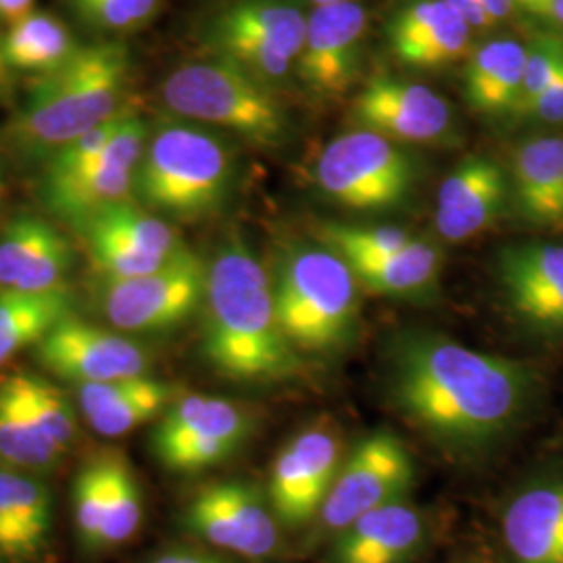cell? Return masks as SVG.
I'll return each instance as SVG.
<instances>
[{"label": "cell", "instance_id": "cell-34", "mask_svg": "<svg viewBox=\"0 0 563 563\" xmlns=\"http://www.w3.org/2000/svg\"><path fill=\"white\" fill-rule=\"evenodd\" d=\"M107 453L81 465L71 484L74 530L84 553H101V532L107 511Z\"/></svg>", "mask_w": 563, "mask_h": 563}, {"label": "cell", "instance_id": "cell-44", "mask_svg": "<svg viewBox=\"0 0 563 563\" xmlns=\"http://www.w3.org/2000/svg\"><path fill=\"white\" fill-rule=\"evenodd\" d=\"M518 2V7L526 11V13H530L532 18H539V20H544V15H547V9H549V4H551V0H516Z\"/></svg>", "mask_w": 563, "mask_h": 563}, {"label": "cell", "instance_id": "cell-37", "mask_svg": "<svg viewBox=\"0 0 563 563\" xmlns=\"http://www.w3.org/2000/svg\"><path fill=\"white\" fill-rule=\"evenodd\" d=\"M563 74V38L555 34H541L526 42L522 92L516 115L523 118L530 104Z\"/></svg>", "mask_w": 563, "mask_h": 563}, {"label": "cell", "instance_id": "cell-10", "mask_svg": "<svg viewBox=\"0 0 563 563\" xmlns=\"http://www.w3.org/2000/svg\"><path fill=\"white\" fill-rule=\"evenodd\" d=\"M207 260L186 249L159 272L102 280L99 302L113 328L128 334H157L180 328L201 311Z\"/></svg>", "mask_w": 563, "mask_h": 563}, {"label": "cell", "instance_id": "cell-22", "mask_svg": "<svg viewBox=\"0 0 563 563\" xmlns=\"http://www.w3.org/2000/svg\"><path fill=\"white\" fill-rule=\"evenodd\" d=\"M504 541L514 563H563V476L516 493L505 507Z\"/></svg>", "mask_w": 563, "mask_h": 563}, {"label": "cell", "instance_id": "cell-45", "mask_svg": "<svg viewBox=\"0 0 563 563\" xmlns=\"http://www.w3.org/2000/svg\"><path fill=\"white\" fill-rule=\"evenodd\" d=\"M544 21H549L555 27L563 30V0H551V4L547 9V15H544Z\"/></svg>", "mask_w": 563, "mask_h": 563}, {"label": "cell", "instance_id": "cell-38", "mask_svg": "<svg viewBox=\"0 0 563 563\" xmlns=\"http://www.w3.org/2000/svg\"><path fill=\"white\" fill-rule=\"evenodd\" d=\"M162 0H71L84 23L107 32H132L153 20Z\"/></svg>", "mask_w": 563, "mask_h": 563}, {"label": "cell", "instance_id": "cell-27", "mask_svg": "<svg viewBox=\"0 0 563 563\" xmlns=\"http://www.w3.org/2000/svg\"><path fill=\"white\" fill-rule=\"evenodd\" d=\"M443 263V251L434 242L416 239L399 253L346 265L362 290L388 299L420 301L437 292Z\"/></svg>", "mask_w": 563, "mask_h": 563}, {"label": "cell", "instance_id": "cell-30", "mask_svg": "<svg viewBox=\"0 0 563 563\" xmlns=\"http://www.w3.org/2000/svg\"><path fill=\"white\" fill-rule=\"evenodd\" d=\"M63 455L32 418L11 376L0 386V467L34 474L55 467Z\"/></svg>", "mask_w": 563, "mask_h": 563}, {"label": "cell", "instance_id": "cell-21", "mask_svg": "<svg viewBox=\"0 0 563 563\" xmlns=\"http://www.w3.org/2000/svg\"><path fill=\"white\" fill-rule=\"evenodd\" d=\"M53 553V495L32 472L0 467V563H46Z\"/></svg>", "mask_w": 563, "mask_h": 563}, {"label": "cell", "instance_id": "cell-8", "mask_svg": "<svg viewBox=\"0 0 563 563\" xmlns=\"http://www.w3.org/2000/svg\"><path fill=\"white\" fill-rule=\"evenodd\" d=\"M413 484L416 462L407 444L390 430L369 432L344 453L336 481L311 523L309 541H332L369 511L407 499Z\"/></svg>", "mask_w": 563, "mask_h": 563}, {"label": "cell", "instance_id": "cell-42", "mask_svg": "<svg viewBox=\"0 0 563 563\" xmlns=\"http://www.w3.org/2000/svg\"><path fill=\"white\" fill-rule=\"evenodd\" d=\"M34 9V0H0V20L7 23H18L27 18Z\"/></svg>", "mask_w": 563, "mask_h": 563}, {"label": "cell", "instance_id": "cell-47", "mask_svg": "<svg viewBox=\"0 0 563 563\" xmlns=\"http://www.w3.org/2000/svg\"><path fill=\"white\" fill-rule=\"evenodd\" d=\"M313 7L318 4H339V2H357V0H309Z\"/></svg>", "mask_w": 563, "mask_h": 563}, {"label": "cell", "instance_id": "cell-33", "mask_svg": "<svg viewBox=\"0 0 563 563\" xmlns=\"http://www.w3.org/2000/svg\"><path fill=\"white\" fill-rule=\"evenodd\" d=\"M101 230L120 241L128 242L144 253L159 257H176L186 249V244L176 232V228L165 222L162 216L144 209L134 201L123 202L113 209H107L92 222L86 223L84 230ZM81 230V232H84Z\"/></svg>", "mask_w": 563, "mask_h": 563}, {"label": "cell", "instance_id": "cell-32", "mask_svg": "<svg viewBox=\"0 0 563 563\" xmlns=\"http://www.w3.org/2000/svg\"><path fill=\"white\" fill-rule=\"evenodd\" d=\"M107 511L101 532V553L130 543L144 518V497L134 467L118 451L107 453Z\"/></svg>", "mask_w": 563, "mask_h": 563}, {"label": "cell", "instance_id": "cell-16", "mask_svg": "<svg viewBox=\"0 0 563 563\" xmlns=\"http://www.w3.org/2000/svg\"><path fill=\"white\" fill-rule=\"evenodd\" d=\"M367 11L360 2L318 4L307 13V30L295 76L318 101L344 97L362 71Z\"/></svg>", "mask_w": 563, "mask_h": 563}, {"label": "cell", "instance_id": "cell-11", "mask_svg": "<svg viewBox=\"0 0 563 563\" xmlns=\"http://www.w3.org/2000/svg\"><path fill=\"white\" fill-rule=\"evenodd\" d=\"M148 136L141 113L125 107L113 139L95 162L67 180L41 184L46 209L81 232L107 209L132 201Z\"/></svg>", "mask_w": 563, "mask_h": 563}, {"label": "cell", "instance_id": "cell-23", "mask_svg": "<svg viewBox=\"0 0 563 563\" xmlns=\"http://www.w3.org/2000/svg\"><path fill=\"white\" fill-rule=\"evenodd\" d=\"M426 520L407 499L384 505L330 541V563H407L422 547Z\"/></svg>", "mask_w": 563, "mask_h": 563}, {"label": "cell", "instance_id": "cell-4", "mask_svg": "<svg viewBox=\"0 0 563 563\" xmlns=\"http://www.w3.org/2000/svg\"><path fill=\"white\" fill-rule=\"evenodd\" d=\"M276 313L301 357H336L362 328V288L351 267L322 242L284 244L269 272Z\"/></svg>", "mask_w": 563, "mask_h": 563}, {"label": "cell", "instance_id": "cell-15", "mask_svg": "<svg viewBox=\"0 0 563 563\" xmlns=\"http://www.w3.org/2000/svg\"><path fill=\"white\" fill-rule=\"evenodd\" d=\"M42 367L74 386L142 378L151 372V351L121 332L71 316L34 346Z\"/></svg>", "mask_w": 563, "mask_h": 563}, {"label": "cell", "instance_id": "cell-41", "mask_svg": "<svg viewBox=\"0 0 563 563\" xmlns=\"http://www.w3.org/2000/svg\"><path fill=\"white\" fill-rule=\"evenodd\" d=\"M472 30H493V21L484 13L481 0H443Z\"/></svg>", "mask_w": 563, "mask_h": 563}, {"label": "cell", "instance_id": "cell-46", "mask_svg": "<svg viewBox=\"0 0 563 563\" xmlns=\"http://www.w3.org/2000/svg\"><path fill=\"white\" fill-rule=\"evenodd\" d=\"M9 86H11V67L4 60L2 41H0V97H4L9 92Z\"/></svg>", "mask_w": 563, "mask_h": 563}, {"label": "cell", "instance_id": "cell-6", "mask_svg": "<svg viewBox=\"0 0 563 563\" xmlns=\"http://www.w3.org/2000/svg\"><path fill=\"white\" fill-rule=\"evenodd\" d=\"M162 99L180 120L220 128L255 146L274 148L290 136V118L276 90L220 57L174 69L163 81Z\"/></svg>", "mask_w": 563, "mask_h": 563}, {"label": "cell", "instance_id": "cell-48", "mask_svg": "<svg viewBox=\"0 0 563 563\" xmlns=\"http://www.w3.org/2000/svg\"><path fill=\"white\" fill-rule=\"evenodd\" d=\"M476 563H488V562H476Z\"/></svg>", "mask_w": 563, "mask_h": 563}, {"label": "cell", "instance_id": "cell-1", "mask_svg": "<svg viewBox=\"0 0 563 563\" xmlns=\"http://www.w3.org/2000/svg\"><path fill=\"white\" fill-rule=\"evenodd\" d=\"M383 390L411 430L453 460L472 462L516 434L537 401L534 372L428 328L386 339Z\"/></svg>", "mask_w": 563, "mask_h": 563}, {"label": "cell", "instance_id": "cell-19", "mask_svg": "<svg viewBox=\"0 0 563 563\" xmlns=\"http://www.w3.org/2000/svg\"><path fill=\"white\" fill-rule=\"evenodd\" d=\"M74 251L55 225L21 216L0 234V292H53L67 288Z\"/></svg>", "mask_w": 563, "mask_h": 563}, {"label": "cell", "instance_id": "cell-17", "mask_svg": "<svg viewBox=\"0 0 563 563\" xmlns=\"http://www.w3.org/2000/svg\"><path fill=\"white\" fill-rule=\"evenodd\" d=\"M349 120L399 144H439L453 134V109L432 88L390 74L363 84L351 102Z\"/></svg>", "mask_w": 563, "mask_h": 563}, {"label": "cell", "instance_id": "cell-3", "mask_svg": "<svg viewBox=\"0 0 563 563\" xmlns=\"http://www.w3.org/2000/svg\"><path fill=\"white\" fill-rule=\"evenodd\" d=\"M130 53L118 42L78 46L36 78L27 101L7 128L11 148L32 162H48L60 146L115 120L130 81Z\"/></svg>", "mask_w": 563, "mask_h": 563}, {"label": "cell", "instance_id": "cell-25", "mask_svg": "<svg viewBox=\"0 0 563 563\" xmlns=\"http://www.w3.org/2000/svg\"><path fill=\"white\" fill-rule=\"evenodd\" d=\"M76 399L88 426L109 439L123 437L162 418L178 399L174 384L153 376L76 386Z\"/></svg>", "mask_w": 563, "mask_h": 563}, {"label": "cell", "instance_id": "cell-12", "mask_svg": "<svg viewBox=\"0 0 563 563\" xmlns=\"http://www.w3.org/2000/svg\"><path fill=\"white\" fill-rule=\"evenodd\" d=\"M181 526L205 543L249 562H267L280 549V522L267 493L241 478L202 486L184 507Z\"/></svg>", "mask_w": 563, "mask_h": 563}, {"label": "cell", "instance_id": "cell-35", "mask_svg": "<svg viewBox=\"0 0 563 563\" xmlns=\"http://www.w3.org/2000/svg\"><path fill=\"white\" fill-rule=\"evenodd\" d=\"M416 239L418 236L399 225L328 222L318 228V241L341 255L344 262L393 255Z\"/></svg>", "mask_w": 563, "mask_h": 563}, {"label": "cell", "instance_id": "cell-26", "mask_svg": "<svg viewBox=\"0 0 563 563\" xmlns=\"http://www.w3.org/2000/svg\"><path fill=\"white\" fill-rule=\"evenodd\" d=\"M526 42L495 38L478 46L463 71L467 104L484 115H516L522 92Z\"/></svg>", "mask_w": 563, "mask_h": 563}, {"label": "cell", "instance_id": "cell-5", "mask_svg": "<svg viewBox=\"0 0 563 563\" xmlns=\"http://www.w3.org/2000/svg\"><path fill=\"white\" fill-rule=\"evenodd\" d=\"M234 184L230 144L192 121L162 123L146 142L136 197L144 209L197 222L222 209Z\"/></svg>", "mask_w": 563, "mask_h": 563}, {"label": "cell", "instance_id": "cell-28", "mask_svg": "<svg viewBox=\"0 0 563 563\" xmlns=\"http://www.w3.org/2000/svg\"><path fill=\"white\" fill-rule=\"evenodd\" d=\"M307 13L299 0H236L222 9L207 34H232L265 42L299 59Z\"/></svg>", "mask_w": 563, "mask_h": 563}, {"label": "cell", "instance_id": "cell-43", "mask_svg": "<svg viewBox=\"0 0 563 563\" xmlns=\"http://www.w3.org/2000/svg\"><path fill=\"white\" fill-rule=\"evenodd\" d=\"M481 2H483L484 13L488 15V20L493 21V25H499L509 20L518 9L516 0H481Z\"/></svg>", "mask_w": 563, "mask_h": 563}, {"label": "cell", "instance_id": "cell-39", "mask_svg": "<svg viewBox=\"0 0 563 563\" xmlns=\"http://www.w3.org/2000/svg\"><path fill=\"white\" fill-rule=\"evenodd\" d=\"M523 120L551 123V125L563 123V74L544 90L537 101L530 104V109L523 113Z\"/></svg>", "mask_w": 563, "mask_h": 563}, {"label": "cell", "instance_id": "cell-13", "mask_svg": "<svg viewBox=\"0 0 563 563\" xmlns=\"http://www.w3.org/2000/svg\"><path fill=\"white\" fill-rule=\"evenodd\" d=\"M342 460L341 432L328 420L305 426L282 446L265 490L280 526L299 530L316 522Z\"/></svg>", "mask_w": 563, "mask_h": 563}, {"label": "cell", "instance_id": "cell-7", "mask_svg": "<svg viewBox=\"0 0 563 563\" xmlns=\"http://www.w3.org/2000/svg\"><path fill=\"white\" fill-rule=\"evenodd\" d=\"M311 176L323 197L344 209L383 213L411 199L420 169L405 144L353 128L323 146Z\"/></svg>", "mask_w": 563, "mask_h": 563}, {"label": "cell", "instance_id": "cell-29", "mask_svg": "<svg viewBox=\"0 0 563 563\" xmlns=\"http://www.w3.org/2000/svg\"><path fill=\"white\" fill-rule=\"evenodd\" d=\"M76 316L67 288L53 292H0V365L44 341L63 320Z\"/></svg>", "mask_w": 563, "mask_h": 563}, {"label": "cell", "instance_id": "cell-40", "mask_svg": "<svg viewBox=\"0 0 563 563\" xmlns=\"http://www.w3.org/2000/svg\"><path fill=\"white\" fill-rule=\"evenodd\" d=\"M146 563H230L213 555V553H207L201 549H192V547H169L162 553H157L155 558H151Z\"/></svg>", "mask_w": 563, "mask_h": 563}, {"label": "cell", "instance_id": "cell-20", "mask_svg": "<svg viewBox=\"0 0 563 563\" xmlns=\"http://www.w3.org/2000/svg\"><path fill=\"white\" fill-rule=\"evenodd\" d=\"M474 30L443 0H409L386 27L388 48L402 65L443 69L470 53Z\"/></svg>", "mask_w": 563, "mask_h": 563}, {"label": "cell", "instance_id": "cell-2", "mask_svg": "<svg viewBox=\"0 0 563 563\" xmlns=\"http://www.w3.org/2000/svg\"><path fill=\"white\" fill-rule=\"evenodd\" d=\"M201 355L230 383H301L307 362L282 332L272 278L251 244L230 232L207 260Z\"/></svg>", "mask_w": 563, "mask_h": 563}, {"label": "cell", "instance_id": "cell-31", "mask_svg": "<svg viewBox=\"0 0 563 563\" xmlns=\"http://www.w3.org/2000/svg\"><path fill=\"white\" fill-rule=\"evenodd\" d=\"M76 42L63 21L48 13H30L2 38V55L11 69L53 71L76 53Z\"/></svg>", "mask_w": 563, "mask_h": 563}, {"label": "cell", "instance_id": "cell-9", "mask_svg": "<svg viewBox=\"0 0 563 563\" xmlns=\"http://www.w3.org/2000/svg\"><path fill=\"white\" fill-rule=\"evenodd\" d=\"M255 416L236 401L184 395L151 434V453L172 474H199L228 462L251 439Z\"/></svg>", "mask_w": 563, "mask_h": 563}, {"label": "cell", "instance_id": "cell-36", "mask_svg": "<svg viewBox=\"0 0 563 563\" xmlns=\"http://www.w3.org/2000/svg\"><path fill=\"white\" fill-rule=\"evenodd\" d=\"M13 380L20 388L21 399L27 405L32 418L42 432L59 446L63 453L76 443V413L57 386L32 374H18Z\"/></svg>", "mask_w": 563, "mask_h": 563}, {"label": "cell", "instance_id": "cell-14", "mask_svg": "<svg viewBox=\"0 0 563 563\" xmlns=\"http://www.w3.org/2000/svg\"><path fill=\"white\" fill-rule=\"evenodd\" d=\"M495 282L507 313L523 330L563 341V244H505L495 255Z\"/></svg>", "mask_w": 563, "mask_h": 563}, {"label": "cell", "instance_id": "cell-18", "mask_svg": "<svg viewBox=\"0 0 563 563\" xmlns=\"http://www.w3.org/2000/svg\"><path fill=\"white\" fill-rule=\"evenodd\" d=\"M511 207L507 169L486 155H467L441 181L434 228L446 242L472 241L493 228Z\"/></svg>", "mask_w": 563, "mask_h": 563}, {"label": "cell", "instance_id": "cell-24", "mask_svg": "<svg viewBox=\"0 0 563 563\" xmlns=\"http://www.w3.org/2000/svg\"><path fill=\"white\" fill-rule=\"evenodd\" d=\"M511 205L523 222L563 230V139L532 136L511 151Z\"/></svg>", "mask_w": 563, "mask_h": 563}]
</instances>
